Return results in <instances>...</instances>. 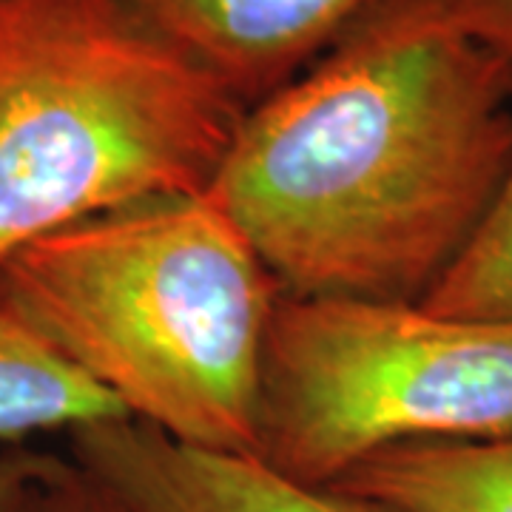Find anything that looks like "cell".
<instances>
[{
	"mask_svg": "<svg viewBox=\"0 0 512 512\" xmlns=\"http://www.w3.org/2000/svg\"><path fill=\"white\" fill-rule=\"evenodd\" d=\"M510 165V60L441 0H376L245 109L205 194L282 296L421 302Z\"/></svg>",
	"mask_w": 512,
	"mask_h": 512,
	"instance_id": "cell-1",
	"label": "cell"
},
{
	"mask_svg": "<svg viewBox=\"0 0 512 512\" xmlns=\"http://www.w3.org/2000/svg\"><path fill=\"white\" fill-rule=\"evenodd\" d=\"M12 299L94 384L177 444L256 456L282 288L208 194L128 205L0 262Z\"/></svg>",
	"mask_w": 512,
	"mask_h": 512,
	"instance_id": "cell-2",
	"label": "cell"
},
{
	"mask_svg": "<svg viewBox=\"0 0 512 512\" xmlns=\"http://www.w3.org/2000/svg\"><path fill=\"white\" fill-rule=\"evenodd\" d=\"M242 114L123 0H0V262L137 202L205 194Z\"/></svg>",
	"mask_w": 512,
	"mask_h": 512,
	"instance_id": "cell-3",
	"label": "cell"
},
{
	"mask_svg": "<svg viewBox=\"0 0 512 512\" xmlns=\"http://www.w3.org/2000/svg\"><path fill=\"white\" fill-rule=\"evenodd\" d=\"M507 436L512 322L419 302L279 299L256 404V458L276 473L328 487L399 444Z\"/></svg>",
	"mask_w": 512,
	"mask_h": 512,
	"instance_id": "cell-4",
	"label": "cell"
},
{
	"mask_svg": "<svg viewBox=\"0 0 512 512\" xmlns=\"http://www.w3.org/2000/svg\"><path fill=\"white\" fill-rule=\"evenodd\" d=\"M69 453L123 512H399L293 481L256 456L185 447L131 419L74 430Z\"/></svg>",
	"mask_w": 512,
	"mask_h": 512,
	"instance_id": "cell-5",
	"label": "cell"
},
{
	"mask_svg": "<svg viewBox=\"0 0 512 512\" xmlns=\"http://www.w3.org/2000/svg\"><path fill=\"white\" fill-rule=\"evenodd\" d=\"M251 109L305 72L376 0H123Z\"/></svg>",
	"mask_w": 512,
	"mask_h": 512,
	"instance_id": "cell-6",
	"label": "cell"
},
{
	"mask_svg": "<svg viewBox=\"0 0 512 512\" xmlns=\"http://www.w3.org/2000/svg\"><path fill=\"white\" fill-rule=\"evenodd\" d=\"M328 487L399 512H512V436L399 444Z\"/></svg>",
	"mask_w": 512,
	"mask_h": 512,
	"instance_id": "cell-7",
	"label": "cell"
},
{
	"mask_svg": "<svg viewBox=\"0 0 512 512\" xmlns=\"http://www.w3.org/2000/svg\"><path fill=\"white\" fill-rule=\"evenodd\" d=\"M117 419L123 407L35 328L0 276V441Z\"/></svg>",
	"mask_w": 512,
	"mask_h": 512,
	"instance_id": "cell-8",
	"label": "cell"
},
{
	"mask_svg": "<svg viewBox=\"0 0 512 512\" xmlns=\"http://www.w3.org/2000/svg\"><path fill=\"white\" fill-rule=\"evenodd\" d=\"M419 305L436 316L512 322V165L473 239Z\"/></svg>",
	"mask_w": 512,
	"mask_h": 512,
	"instance_id": "cell-9",
	"label": "cell"
},
{
	"mask_svg": "<svg viewBox=\"0 0 512 512\" xmlns=\"http://www.w3.org/2000/svg\"><path fill=\"white\" fill-rule=\"evenodd\" d=\"M15 512H123L89 473L72 458L43 456Z\"/></svg>",
	"mask_w": 512,
	"mask_h": 512,
	"instance_id": "cell-10",
	"label": "cell"
},
{
	"mask_svg": "<svg viewBox=\"0 0 512 512\" xmlns=\"http://www.w3.org/2000/svg\"><path fill=\"white\" fill-rule=\"evenodd\" d=\"M444 20L512 63V0H441Z\"/></svg>",
	"mask_w": 512,
	"mask_h": 512,
	"instance_id": "cell-11",
	"label": "cell"
},
{
	"mask_svg": "<svg viewBox=\"0 0 512 512\" xmlns=\"http://www.w3.org/2000/svg\"><path fill=\"white\" fill-rule=\"evenodd\" d=\"M43 456L46 453H32V450H12L0 456V512H15L26 487L37 476Z\"/></svg>",
	"mask_w": 512,
	"mask_h": 512,
	"instance_id": "cell-12",
	"label": "cell"
}]
</instances>
